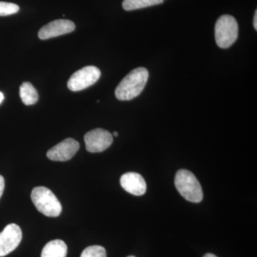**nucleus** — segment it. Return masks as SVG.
<instances>
[{
	"label": "nucleus",
	"mask_w": 257,
	"mask_h": 257,
	"mask_svg": "<svg viewBox=\"0 0 257 257\" xmlns=\"http://www.w3.org/2000/svg\"><path fill=\"white\" fill-rule=\"evenodd\" d=\"M148 78L149 72L145 67L133 69L116 88V97L121 101L132 100L143 92Z\"/></svg>",
	"instance_id": "obj_1"
},
{
	"label": "nucleus",
	"mask_w": 257,
	"mask_h": 257,
	"mask_svg": "<svg viewBox=\"0 0 257 257\" xmlns=\"http://www.w3.org/2000/svg\"><path fill=\"white\" fill-rule=\"evenodd\" d=\"M32 202L37 210L50 217L60 216L62 211V204L55 194L45 187L33 189L31 194Z\"/></svg>",
	"instance_id": "obj_2"
},
{
	"label": "nucleus",
	"mask_w": 257,
	"mask_h": 257,
	"mask_svg": "<svg viewBox=\"0 0 257 257\" xmlns=\"http://www.w3.org/2000/svg\"><path fill=\"white\" fill-rule=\"evenodd\" d=\"M175 184L179 194L186 200L194 203L202 202V187L192 172L186 170H179L176 175Z\"/></svg>",
	"instance_id": "obj_3"
},
{
	"label": "nucleus",
	"mask_w": 257,
	"mask_h": 257,
	"mask_svg": "<svg viewBox=\"0 0 257 257\" xmlns=\"http://www.w3.org/2000/svg\"><path fill=\"white\" fill-rule=\"evenodd\" d=\"M239 26L234 17L224 15L218 19L215 25V40L220 48L231 47L236 42Z\"/></svg>",
	"instance_id": "obj_4"
},
{
	"label": "nucleus",
	"mask_w": 257,
	"mask_h": 257,
	"mask_svg": "<svg viewBox=\"0 0 257 257\" xmlns=\"http://www.w3.org/2000/svg\"><path fill=\"white\" fill-rule=\"evenodd\" d=\"M100 76L99 68L94 66H87L72 74L67 82V87L72 92L84 90L95 84Z\"/></svg>",
	"instance_id": "obj_5"
},
{
	"label": "nucleus",
	"mask_w": 257,
	"mask_h": 257,
	"mask_svg": "<svg viewBox=\"0 0 257 257\" xmlns=\"http://www.w3.org/2000/svg\"><path fill=\"white\" fill-rule=\"evenodd\" d=\"M86 149L92 153L104 152L113 143L112 135L107 130L96 128L84 135Z\"/></svg>",
	"instance_id": "obj_6"
},
{
	"label": "nucleus",
	"mask_w": 257,
	"mask_h": 257,
	"mask_svg": "<svg viewBox=\"0 0 257 257\" xmlns=\"http://www.w3.org/2000/svg\"><path fill=\"white\" fill-rule=\"evenodd\" d=\"M23 239V232L18 225L8 224L0 233V256L9 254L16 249Z\"/></svg>",
	"instance_id": "obj_7"
},
{
	"label": "nucleus",
	"mask_w": 257,
	"mask_h": 257,
	"mask_svg": "<svg viewBox=\"0 0 257 257\" xmlns=\"http://www.w3.org/2000/svg\"><path fill=\"white\" fill-rule=\"evenodd\" d=\"M79 149V143L72 138H67L51 148L47 153L50 160L66 162L71 160Z\"/></svg>",
	"instance_id": "obj_8"
},
{
	"label": "nucleus",
	"mask_w": 257,
	"mask_h": 257,
	"mask_svg": "<svg viewBox=\"0 0 257 257\" xmlns=\"http://www.w3.org/2000/svg\"><path fill=\"white\" fill-rule=\"evenodd\" d=\"M74 30L75 25L73 22L67 20H57L42 27L39 31L38 37L40 40H48L70 33Z\"/></svg>",
	"instance_id": "obj_9"
},
{
	"label": "nucleus",
	"mask_w": 257,
	"mask_h": 257,
	"mask_svg": "<svg viewBox=\"0 0 257 257\" xmlns=\"http://www.w3.org/2000/svg\"><path fill=\"white\" fill-rule=\"evenodd\" d=\"M120 184L126 192L135 196H142L147 192V184L143 176L136 172H127L121 177Z\"/></svg>",
	"instance_id": "obj_10"
},
{
	"label": "nucleus",
	"mask_w": 257,
	"mask_h": 257,
	"mask_svg": "<svg viewBox=\"0 0 257 257\" xmlns=\"http://www.w3.org/2000/svg\"><path fill=\"white\" fill-rule=\"evenodd\" d=\"M67 246L60 239L52 240L45 245L42 249L41 257H66Z\"/></svg>",
	"instance_id": "obj_11"
},
{
	"label": "nucleus",
	"mask_w": 257,
	"mask_h": 257,
	"mask_svg": "<svg viewBox=\"0 0 257 257\" xmlns=\"http://www.w3.org/2000/svg\"><path fill=\"white\" fill-rule=\"evenodd\" d=\"M20 95L25 105H32L39 99L38 92L30 82H24L20 88Z\"/></svg>",
	"instance_id": "obj_12"
},
{
	"label": "nucleus",
	"mask_w": 257,
	"mask_h": 257,
	"mask_svg": "<svg viewBox=\"0 0 257 257\" xmlns=\"http://www.w3.org/2000/svg\"><path fill=\"white\" fill-rule=\"evenodd\" d=\"M165 0H124L122 7L126 11L142 9L164 3Z\"/></svg>",
	"instance_id": "obj_13"
},
{
	"label": "nucleus",
	"mask_w": 257,
	"mask_h": 257,
	"mask_svg": "<svg viewBox=\"0 0 257 257\" xmlns=\"http://www.w3.org/2000/svg\"><path fill=\"white\" fill-rule=\"evenodd\" d=\"M80 257H106V249L98 245L88 246L82 251Z\"/></svg>",
	"instance_id": "obj_14"
},
{
	"label": "nucleus",
	"mask_w": 257,
	"mask_h": 257,
	"mask_svg": "<svg viewBox=\"0 0 257 257\" xmlns=\"http://www.w3.org/2000/svg\"><path fill=\"white\" fill-rule=\"evenodd\" d=\"M20 10V7L13 3L0 2V16H9L16 14Z\"/></svg>",
	"instance_id": "obj_15"
},
{
	"label": "nucleus",
	"mask_w": 257,
	"mask_h": 257,
	"mask_svg": "<svg viewBox=\"0 0 257 257\" xmlns=\"http://www.w3.org/2000/svg\"><path fill=\"white\" fill-rule=\"evenodd\" d=\"M5 186V184L4 177H3V176L0 175V199H1L3 192H4Z\"/></svg>",
	"instance_id": "obj_16"
},
{
	"label": "nucleus",
	"mask_w": 257,
	"mask_h": 257,
	"mask_svg": "<svg viewBox=\"0 0 257 257\" xmlns=\"http://www.w3.org/2000/svg\"><path fill=\"white\" fill-rule=\"evenodd\" d=\"M253 27L255 30H257V10L255 11L254 18H253Z\"/></svg>",
	"instance_id": "obj_17"
},
{
	"label": "nucleus",
	"mask_w": 257,
	"mask_h": 257,
	"mask_svg": "<svg viewBox=\"0 0 257 257\" xmlns=\"http://www.w3.org/2000/svg\"><path fill=\"white\" fill-rule=\"evenodd\" d=\"M203 257H217L216 256V255L213 254V253H206L205 255H204Z\"/></svg>",
	"instance_id": "obj_18"
},
{
	"label": "nucleus",
	"mask_w": 257,
	"mask_h": 257,
	"mask_svg": "<svg viewBox=\"0 0 257 257\" xmlns=\"http://www.w3.org/2000/svg\"><path fill=\"white\" fill-rule=\"evenodd\" d=\"M3 99H4V94L3 92H0V104L3 102Z\"/></svg>",
	"instance_id": "obj_19"
},
{
	"label": "nucleus",
	"mask_w": 257,
	"mask_h": 257,
	"mask_svg": "<svg viewBox=\"0 0 257 257\" xmlns=\"http://www.w3.org/2000/svg\"><path fill=\"white\" fill-rule=\"evenodd\" d=\"M113 135H114V137H117L118 133H116V132H114V133H113Z\"/></svg>",
	"instance_id": "obj_20"
},
{
	"label": "nucleus",
	"mask_w": 257,
	"mask_h": 257,
	"mask_svg": "<svg viewBox=\"0 0 257 257\" xmlns=\"http://www.w3.org/2000/svg\"><path fill=\"white\" fill-rule=\"evenodd\" d=\"M127 257H135V256H127Z\"/></svg>",
	"instance_id": "obj_21"
}]
</instances>
